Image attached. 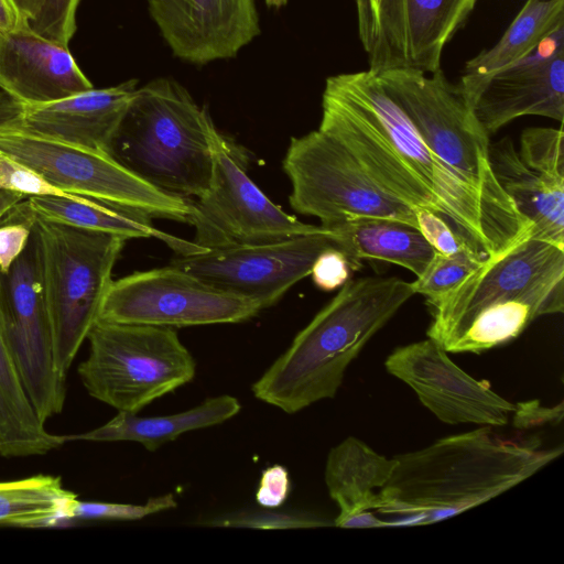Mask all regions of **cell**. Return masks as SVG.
I'll return each instance as SVG.
<instances>
[{
	"label": "cell",
	"mask_w": 564,
	"mask_h": 564,
	"mask_svg": "<svg viewBox=\"0 0 564 564\" xmlns=\"http://www.w3.org/2000/svg\"><path fill=\"white\" fill-rule=\"evenodd\" d=\"M563 451L543 448L536 437L502 438L490 426L443 437L394 456L376 511L397 516L392 527L443 521L516 487Z\"/></svg>",
	"instance_id": "cell-1"
},
{
	"label": "cell",
	"mask_w": 564,
	"mask_h": 564,
	"mask_svg": "<svg viewBox=\"0 0 564 564\" xmlns=\"http://www.w3.org/2000/svg\"><path fill=\"white\" fill-rule=\"evenodd\" d=\"M432 308L426 330L447 352L482 351L564 311V247L531 235L486 260Z\"/></svg>",
	"instance_id": "cell-2"
},
{
	"label": "cell",
	"mask_w": 564,
	"mask_h": 564,
	"mask_svg": "<svg viewBox=\"0 0 564 564\" xmlns=\"http://www.w3.org/2000/svg\"><path fill=\"white\" fill-rule=\"evenodd\" d=\"M414 294L399 276L350 279L253 382V395L288 414L333 399L348 366Z\"/></svg>",
	"instance_id": "cell-3"
},
{
	"label": "cell",
	"mask_w": 564,
	"mask_h": 564,
	"mask_svg": "<svg viewBox=\"0 0 564 564\" xmlns=\"http://www.w3.org/2000/svg\"><path fill=\"white\" fill-rule=\"evenodd\" d=\"M216 127L176 80L138 87L116 131L110 156L159 191L189 199L209 187Z\"/></svg>",
	"instance_id": "cell-4"
},
{
	"label": "cell",
	"mask_w": 564,
	"mask_h": 564,
	"mask_svg": "<svg viewBox=\"0 0 564 564\" xmlns=\"http://www.w3.org/2000/svg\"><path fill=\"white\" fill-rule=\"evenodd\" d=\"M427 148L506 220L523 231L532 224L516 208L489 161V135L474 116L457 84L442 68L427 74L412 67L377 74Z\"/></svg>",
	"instance_id": "cell-5"
},
{
	"label": "cell",
	"mask_w": 564,
	"mask_h": 564,
	"mask_svg": "<svg viewBox=\"0 0 564 564\" xmlns=\"http://www.w3.org/2000/svg\"><path fill=\"white\" fill-rule=\"evenodd\" d=\"M32 226L40 245L55 365L66 378L79 347L98 321L112 269L128 239L35 214Z\"/></svg>",
	"instance_id": "cell-6"
},
{
	"label": "cell",
	"mask_w": 564,
	"mask_h": 564,
	"mask_svg": "<svg viewBox=\"0 0 564 564\" xmlns=\"http://www.w3.org/2000/svg\"><path fill=\"white\" fill-rule=\"evenodd\" d=\"M78 376L95 399L138 413L191 382L196 362L171 327L97 321Z\"/></svg>",
	"instance_id": "cell-7"
},
{
	"label": "cell",
	"mask_w": 564,
	"mask_h": 564,
	"mask_svg": "<svg viewBox=\"0 0 564 564\" xmlns=\"http://www.w3.org/2000/svg\"><path fill=\"white\" fill-rule=\"evenodd\" d=\"M291 207L327 229L357 218H381L419 229L414 210L379 186L333 135L317 129L293 137L282 162Z\"/></svg>",
	"instance_id": "cell-8"
},
{
	"label": "cell",
	"mask_w": 564,
	"mask_h": 564,
	"mask_svg": "<svg viewBox=\"0 0 564 564\" xmlns=\"http://www.w3.org/2000/svg\"><path fill=\"white\" fill-rule=\"evenodd\" d=\"M0 151L66 193L188 224L192 200L159 191L107 154L4 127Z\"/></svg>",
	"instance_id": "cell-9"
},
{
	"label": "cell",
	"mask_w": 564,
	"mask_h": 564,
	"mask_svg": "<svg viewBox=\"0 0 564 564\" xmlns=\"http://www.w3.org/2000/svg\"><path fill=\"white\" fill-rule=\"evenodd\" d=\"M212 144L210 185L196 202L192 200L188 219L196 245L219 249L278 241L321 229V225L305 224L275 205L248 176L246 154L217 129Z\"/></svg>",
	"instance_id": "cell-10"
},
{
	"label": "cell",
	"mask_w": 564,
	"mask_h": 564,
	"mask_svg": "<svg viewBox=\"0 0 564 564\" xmlns=\"http://www.w3.org/2000/svg\"><path fill=\"white\" fill-rule=\"evenodd\" d=\"M262 310L253 299L170 264L112 280L98 321L174 328L242 323Z\"/></svg>",
	"instance_id": "cell-11"
},
{
	"label": "cell",
	"mask_w": 564,
	"mask_h": 564,
	"mask_svg": "<svg viewBox=\"0 0 564 564\" xmlns=\"http://www.w3.org/2000/svg\"><path fill=\"white\" fill-rule=\"evenodd\" d=\"M0 335L40 417L45 422L61 413L66 378L55 365L33 226L24 251L0 272Z\"/></svg>",
	"instance_id": "cell-12"
},
{
	"label": "cell",
	"mask_w": 564,
	"mask_h": 564,
	"mask_svg": "<svg viewBox=\"0 0 564 564\" xmlns=\"http://www.w3.org/2000/svg\"><path fill=\"white\" fill-rule=\"evenodd\" d=\"M336 248L330 229L292 238L208 249L180 256L170 264L220 289L256 300L267 308L311 273L319 253Z\"/></svg>",
	"instance_id": "cell-13"
},
{
	"label": "cell",
	"mask_w": 564,
	"mask_h": 564,
	"mask_svg": "<svg viewBox=\"0 0 564 564\" xmlns=\"http://www.w3.org/2000/svg\"><path fill=\"white\" fill-rule=\"evenodd\" d=\"M459 91L490 137L517 118L564 119V26L530 55L475 82H459Z\"/></svg>",
	"instance_id": "cell-14"
},
{
	"label": "cell",
	"mask_w": 564,
	"mask_h": 564,
	"mask_svg": "<svg viewBox=\"0 0 564 564\" xmlns=\"http://www.w3.org/2000/svg\"><path fill=\"white\" fill-rule=\"evenodd\" d=\"M386 370L408 384L421 403L446 424L503 426L516 404L455 365L435 340L426 338L395 348Z\"/></svg>",
	"instance_id": "cell-15"
},
{
	"label": "cell",
	"mask_w": 564,
	"mask_h": 564,
	"mask_svg": "<svg viewBox=\"0 0 564 564\" xmlns=\"http://www.w3.org/2000/svg\"><path fill=\"white\" fill-rule=\"evenodd\" d=\"M137 88L138 79L133 78L34 105L17 102L0 93V127L110 156L112 139Z\"/></svg>",
	"instance_id": "cell-16"
},
{
	"label": "cell",
	"mask_w": 564,
	"mask_h": 564,
	"mask_svg": "<svg viewBox=\"0 0 564 564\" xmlns=\"http://www.w3.org/2000/svg\"><path fill=\"white\" fill-rule=\"evenodd\" d=\"M148 7L174 56L195 65L232 58L261 33L256 0H148Z\"/></svg>",
	"instance_id": "cell-17"
},
{
	"label": "cell",
	"mask_w": 564,
	"mask_h": 564,
	"mask_svg": "<svg viewBox=\"0 0 564 564\" xmlns=\"http://www.w3.org/2000/svg\"><path fill=\"white\" fill-rule=\"evenodd\" d=\"M318 129L341 142L366 173L389 194L412 209H430L444 218L437 198L332 76L325 82Z\"/></svg>",
	"instance_id": "cell-18"
},
{
	"label": "cell",
	"mask_w": 564,
	"mask_h": 564,
	"mask_svg": "<svg viewBox=\"0 0 564 564\" xmlns=\"http://www.w3.org/2000/svg\"><path fill=\"white\" fill-rule=\"evenodd\" d=\"M94 88L69 47L34 32L28 23L0 32V89L21 104H44Z\"/></svg>",
	"instance_id": "cell-19"
},
{
	"label": "cell",
	"mask_w": 564,
	"mask_h": 564,
	"mask_svg": "<svg viewBox=\"0 0 564 564\" xmlns=\"http://www.w3.org/2000/svg\"><path fill=\"white\" fill-rule=\"evenodd\" d=\"M489 161L506 194L532 224V236L564 247V182L527 166L509 138L489 144Z\"/></svg>",
	"instance_id": "cell-20"
},
{
	"label": "cell",
	"mask_w": 564,
	"mask_h": 564,
	"mask_svg": "<svg viewBox=\"0 0 564 564\" xmlns=\"http://www.w3.org/2000/svg\"><path fill=\"white\" fill-rule=\"evenodd\" d=\"M241 410L239 400L221 394L204 400L200 404L175 414L143 417L137 413L118 411V414L104 425L82 434L65 436V441L140 443L149 452L180 435L221 424Z\"/></svg>",
	"instance_id": "cell-21"
},
{
	"label": "cell",
	"mask_w": 564,
	"mask_h": 564,
	"mask_svg": "<svg viewBox=\"0 0 564 564\" xmlns=\"http://www.w3.org/2000/svg\"><path fill=\"white\" fill-rule=\"evenodd\" d=\"M330 230L352 270L360 267V260H378L403 267L420 278L437 252L419 229L395 220L357 218Z\"/></svg>",
	"instance_id": "cell-22"
},
{
	"label": "cell",
	"mask_w": 564,
	"mask_h": 564,
	"mask_svg": "<svg viewBox=\"0 0 564 564\" xmlns=\"http://www.w3.org/2000/svg\"><path fill=\"white\" fill-rule=\"evenodd\" d=\"M397 460L377 453L364 441L349 436L333 447L326 459L324 479L339 513L335 523L361 511H372L379 491L390 479Z\"/></svg>",
	"instance_id": "cell-23"
},
{
	"label": "cell",
	"mask_w": 564,
	"mask_h": 564,
	"mask_svg": "<svg viewBox=\"0 0 564 564\" xmlns=\"http://www.w3.org/2000/svg\"><path fill=\"white\" fill-rule=\"evenodd\" d=\"M26 200L35 215L48 220L117 235L126 239L155 238L162 240L180 256L206 250L194 241H187L158 229L152 224V217L139 210L87 197L68 199L58 196H30Z\"/></svg>",
	"instance_id": "cell-24"
},
{
	"label": "cell",
	"mask_w": 564,
	"mask_h": 564,
	"mask_svg": "<svg viewBox=\"0 0 564 564\" xmlns=\"http://www.w3.org/2000/svg\"><path fill=\"white\" fill-rule=\"evenodd\" d=\"M564 26V0H525L499 41L465 63L459 82L484 79L530 55Z\"/></svg>",
	"instance_id": "cell-25"
},
{
	"label": "cell",
	"mask_w": 564,
	"mask_h": 564,
	"mask_svg": "<svg viewBox=\"0 0 564 564\" xmlns=\"http://www.w3.org/2000/svg\"><path fill=\"white\" fill-rule=\"evenodd\" d=\"M0 335V456L44 455L65 436L46 431Z\"/></svg>",
	"instance_id": "cell-26"
},
{
	"label": "cell",
	"mask_w": 564,
	"mask_h": 564,
	"mask_svg": "<svg viewBox=\"0 0 564 564\" xmlns=\"http://www.w3.org/2000/svg\"><path fill=\"white\" fill-rule=\"evenodd\" d=\"M478 0H405L408 67L431 74Z\"/></svg>",
	"instance_id": "cell-27"
},
{
	"label": "cell",
	"mask_w": 564,
	"mask_h": 564,
	"mask_svg": "<svg viewBox=\"0 0 564 564\" xmlns=\"http://www.w3.org/2000/svg\"><path fill=\"white\" fill-rule=\"evenodd\" d=\"M77 496L63 487L59 477L33 476L0 482V524L22 528L52 527L66 521Z\"/></svg>",
	"instance_id": "cell-28"
},
{
	"label": "cell",
	"mask_w": 564,
	"mask_h": 564,
	"mask_svg": "<svg viewBox=\"0 0 564 564\" xmlns=\"http://www.w3.org/2000/svg\"><path fill=\"white\" fill-rule=\"evenodd\" d=\"M369 70L408 67L405 0H355Z\"/></svg>",
	"instance_id": "cell-29"
},
{
	"label": "cell",
	"mask_w": 564,
	"mask_h": 564,
	"mask_svg": "<svg viewBox=\"0 0 564 564\" xmlns=\"http://www.w3.org/2000/svg\"><path fill=\"white\" fill-rule=\"evenodd\" d=\"M485 261L471 250L449 256L436 252L423 275L411 283L415 294L424 295L433 307Z\"/></svg>",
	"instance_id": "cell-30"
},
{
	"label": "cell",
	"mask_w": 564,
	"mask_h": 564,
	"mask_svg": "<svg viewBox=\"0 0 564 564\" xmlns=\"http://www.w3.org/2000/svg\"><path fill=\"white\" fill-rule=\"evenodd\" d=\"M563 128H528L520 138L521 160L531 170L564 182Z\"/></svg>",
	"instance_id": "cell-31"
},
{
	"label": "cell",
	"mask_w": 564,
	"mask_h": 564,
	"mask_svg": "<svg viewBox=\"0 0 564 564\" xmlns=\"http://www.w3.org/2000/svg\"><path fill=\"white\" fill-rule=\"evenodd\" d=\"M173 494L150 498L145 503H117L100 501H80L75 498L67 510L66 521L72 520H115L134 521L176 508Z\"/></svg>",
	"instance_id": "cell-32"
},
{
	"label": "cell",
	"mask_w": 564,
	"mask_h": 564,
	"mask_svg": "<svg viewBox=\"0 0 564 564\" xmlns=\"http://www.w3.org/2000/svg\"><path fill=\"white\" fill-rule=\"evenodd\" d=\"M78 4L79 0H41L28 24L37 34L68 47L76 31Z\"/></svg>",
	"instance_id": "cell-33"
},
{
	"label": "cell",
	"mask_w": 564,
	"mask_h": 564,
	"mask_svg": "<svg viewBox=\"0 0 564 564\" xmlns=\"http://www.w3.org/2000/svg\"><path fill=\"white\" fill-rule=\"evenodd\" d=\"M26 198L15 205L0 221L1 273L10 269L30 240L34 214Z\"/></svg>",
	"instance_id": "cell-34"
},
{
	"label": "cell",
	"mask_w": 564,
	"mask_h": 564,
	"mask_svg": "<svg viewBox=\"0 0 564 564\" xmlns=\"http://www.w3.org/2000/svg\"><path fill=\"white\" fill-rule=\"evenodd\" d=\"M0 189L30 196H58L68 199H82L84 196L66 193L48 183L26 165L11 159L0 151Z\"/></svg>",
	"instance_id": "cell-35"
},
{
	"label": "cell",
	"mask_w": 564,
	"mask_h": 564,
	"mask_svg": "<svg viewBox=\"0 0 564 564\" xmlns=\"http://www.w3.org/2000/svg\"><path fill=\"white\" fill-rule=\"evenodd\" d=\"M413 210L420 232L438 253L449 256L471 250L440 214L425 208Z\"/></svg>",
	"instance_id": "cell-36"
},
{
	"label": "cell",
	"mask_w": 564,
	"mask_h": 564,
	"mask_svg": "<svg viewBox=\"0 0 564 564\" xmlns=\"http://www.w3.org/2000/svg\"><path fill=\"white\" fill-rule=\"evenodd\" d=\"M351 271L348 258L338 249L329 248L315 259L310 275L318 289L333 291L350 280Z\"/></svg>",
	"instance_id": "cell-37"
},
{
	"label": "cell",
	"mask_w": 564,
	"mask_h": 564,
	"mask_svg": "<svg viewBox=\"0 0 564 564\" xmlns=\"http://www.w3.org/2000/svg\"><path fill=\"white\" fill-rule=\"evenodd\" d=\"M290 492L289 473L284 466L273 465L262 471L256 492L259 505L276 508L283 505Z\"/></svg>",
	"instance_id": "cell-38"
},
{
	"label": "cell",
	"mask_w": 564,
	"mask_h": 564,
	"mask_svg": "<svg viewBox=\"0 0 564 564\" xmlns=\"http://www.w3.org/2000/svg\"><path fill=\"white\" fill-rule=\"evenodd\" d=\"M563 402L555 406H543L540 401L531 400L516 404L512 425L527 430L544 424H558L563 420Z\"/></svg>",
	"instance_id": "cell-39"
},
{
	"label": "cell",
	"mask_w": 564,
	"mask_h": 564,
	"mask_svg": "<svg viewBox=\"0 0 564 564\" xmlns=\"http://www.w3.org/2000/svg\"><path fill=\"white\" fill-rule=\"evenodd\" d=\"M335 527L345 529H372L391 528L392 524L390 521L379 519L372 511H361L340 520L335 523Z\"/></svg>",
	"instance_id": "cell-40"
},
{
	"label": "cell",
	"mask_w": 564,
	"mask_h": 564,
	"mask_svg": "<svg viewBox=\"0 0 564 564\" xmlns=\"http://www.w3.org/2000/svg\"><path fill=\"white\" fill-rule=\"evenodd\" d=\"M28 23L11 0H0V32L12 31Z\"/></svg>",
	"instance_id": "cell-41"
},
{
	"label": "cell",
	"mask_w": 564,
	"mask_h": 564,
	"mask_svg": "<svg viewBox=\"0 0 564 564\" xmlns=\"http://www.w3.org/2000/svg\"><path fill=\"white\" fill-rule=\"evenodd\" d=\"M25 198L26 197L22 194L0 189V221L15 205Z\"/></svg>",
	"instance_id": "cell-42"
},
{
	"label": "cell",
	"mask_w": 564,
	"mask_h": 564,
	"mask_svg": "<svg viewBox=\"0 0 564 564\" xmlns=\"http://www.w3.org/2000/svg\"><path fill=\"white\" fill-rule=\"evenodd\" d=\"M18 9L21 17L28 22L35 15L39 10L41 0H11Z\"/></svg>",
	"instance_id": "cell-43"
},
{
	"label": "cell",
	"mask_w": 564,
	"mask_h": 564,
	"mask_svg": "<svg viewBox=\"0 0 564 564\" xmlns=\"http://www.w3.org/2000/svg\"><path fill=\"white\" fill-rule=\"evenodd\" d=\"M270 8L280 9L288 3V0H264Z\"/></svg>",
	"instance_id": "cell-44"
}]
</instances>
